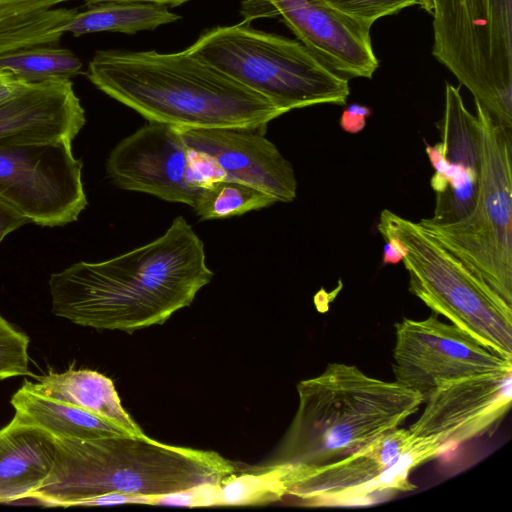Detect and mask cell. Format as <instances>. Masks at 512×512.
I'll return each instance as SVG.
<instances>
[{"instance_id":"cell-1","label":"cell","mask_w":512,"mask_h":512,"mask_svg":"<svg viewBox=\"0 0 512 512\" xmlns=\"http://www.w3.org/2000/svg\"><path fill=\"white\" fill-rule=\"evenodd\" d=\"M214 273L183 216L157 239L100 262H77L49 279L52 312L95 329L133 332L189 306Z\"/></svg>"},{"instance_id":"cell-2","label":"cell","mask_w":512,"mask_h":512,"mask_svg":"<svg viewBox=\"0 0 512 512\" xmlns=\"http://www.w3.org/2000/svg\"><path fill=\"white\" fill-rule=\"evenodd\" d=\"M86 75L148 122L176 128L265 130L284 114L263 95L187 50H99Z\"/></svg>"},{"instance_id":"cell-3","label":"cell","mask_w":512,"mask_h":512,"mask_svg":"<svg viewBox=\"0 0 512 512\" xmlns=\"http://www.w3.org/2000/svg\"><path fill=\"white\" fill-rule=\"evenodd\" d=\"M54 467L31 499L46 507H72L109 493L157 504L160 497L218 484L236 472L214 451L172 446L143 435L57 440Z\"/></svg>"},{"instance_id":"cell-4","label":"cell","mask_w":512,"mask_h":512,"mask_svg":"<svg viewBox=\"0 0 512 512\" xmlns=\"http://www.w3.org/2000/svg\"><path fill=\"white\" fill-rule=\"evenodd\" d=\"M298 407L273 463L301 473L342 459L415 414L424 397L355 365L329 363L297 385Z\"/></svg>"},{"instance_id":"cell-5","label":"cell","mask_w":512,"mask_h":512,"mask_svg":"<svg viewBox=\"0 0 512 512\" xmlns=\"http://www.w3.org/2000/svg\"><path fill=\"white\" fill-rule=\"evenodd\" d=\"M263 95L284 113L319 104L344 105L348 79L303 43L247 23L204 31L186 49Z\"/></svg>"},{"instance_id":"cell-6","label":"cell","mask_w":512,"mask_h":512,"mask_svg":"<svg viewBox=\"0 0 512 512\" xmlns=\"http://www.w3.org/2000/svg\"><path fill=\"white\" fill-rule=\"evenodd\" d=\"M378 231L402 245L411 294L490 351L512 360L511 306L418 222L384 209Z\"/></svg>"},{"instance_id":"cell-7","label":"cell","mask_w":512,"mask_h":512,"mask_svg":"<svg viewBox=\"0 0 512 512\" xmlns=\"http://www.w3.org/2000/svg\"><path fill=\"white\" fill-rule=\"evenodd\" d=\"M474 101L481 140L475 203L458 221L418 223L512 307V129Z\"/></svg>"},{"instance_id":"cell-8","label":"cell","mask_w":512,"mask_h":512,"mask_svg":"<svg viewBox=\"0 0 512 512\" xmlns=\"http://www.w3.org/2000/svg\"><path fill=\"white\" fill-rule=\"evenodd\" d=\"M512 0H430L433 56L512 129Z\"/></svg>"},{"instance_id":"cell-9","label":"cell","mask_w":512,"mask_h":512,"mask_svg":"<svg viewBox=\"0 0 512 512\" xmlns=\"http://www.w3.org/2000/svg\"><path fill=\"white\" fill-rule=\"evenodd\" d=\"M448 449L435 436L415 437L398 427L342 459L301 473L287 495L310 507L380 503L414 490L411 472Z\"/></svg>"},{"instance_id":"cell-10","label":"cell","mask_w":512,"mask_h":512,"mask_svg":"<svg viewBox=\"0 0 512 512\" xmlns=\"http://www.w3.org/2000/svg\"><path fill=\"white\" fill-rule=\"evenodd\" d=\"M82 167L69 140L0 147V201L42 227L74 222L88 204Z\"/></svg>"},{"instance_id":"cell-11","label":"cell","mask_w":512,"mask_h":512,"mask_svg":"<svg viewBox=\"0 0 512 512\" xmlns=\"http://www.w3.org/2000/svg\"><path fill=\"white\" fill-rule=\"evenodd\" d=\"M106 170L121 189L191 207L203 188L223 180L212 162L185 142L178 128L158 122H148L121 140L110 152Z\"/></svg>"},{"instance_id":"cell-12","label":"cell","mask_w":512,"mask_h":512,"mask_svg":"<svg viewBox=\"0 0 512 512\" xmlns=\"http://www.w3.org/2000/svg\"><path fill=\"white\" fill-rule=\"evenodd\" d=\"M395 382L420 393L424 401L444 382L512 369V360L490 351L454 324L433 313L426 319L404 318L395 325Z\"/></svg>"},{"instance_id":"cell-13","label":"cell","mask_w":512,"mask_h":512,"mask_svg":"<svg viewBox=\"0 0 512 512\" xmlns=\"http://www.w3.org/2000/svg\"><path fill=\"white\" fill-rule=\"evenodd\" d=\"M243 23L279 18L327 66L348 78H371L378 59L370 29L330 6L325 0H244Z\"/></svg>"},{"instance_id":"cell-14","label":"cell","mask_w":512,"mask_h":512,"mask_svg":"<svg viewBox=\"0 0 512 512\" xmlns=\"http://www.w3.org/2000/svg\"><path fill=\"white\" fill-rule=\"evenodd\" d=\"M437 126L441 141L426 144L434 170L430 185L436 194L432 223H450L472 209L481 170L478 118L464 105L459 88L446 83L444 113Z\"/></svg>"},{"instance_id":"cell-15","label":"cell","mask_w":512,"mask_h":512,"mask_svg":"<svg viewBox=\"0 0 512 512\" xmlns=\"http://www.w3.org/2000/svg\"><path fill=\"white\" fill-rule=\"evenodd\" d=\"M511 401L512 369L450 380L429 393L422 414L408 429L415 437L435 436L453 448L488 432Z\"/></svg>"},{"instance_id":"cell-16","label":"cell","mask_w":512,"mask_h":512,"mask_svg":"<svg viewBox=\"0 0 512 512\" xmlns=\"http://www.w3.org/2000/svg\"><path fill=\"white\" fill-rule=\"evenodd\" d=\"M185 142L206 156L223 180L238 181L265 191L278 202L296 197L292 164L261 130L178 128Z\"/></svg>"},{"instance_id":"cell-17","label":"cell","mask_w":512,"mask_h":512,"mask_svg":"<svg viewBox=\"0 0 512 512\" xmlns=\"http://www.w3.org/2000/svg\"><path fill=\"white\" fill-rule=\"evenodd\" d=\"M71 80L30 83L0 102V147L69 140L85 125Z\"/></svg>"},{"instance_id":"cell-18","label":"cell","mask_w":512,"mask_h":512,"mask_svg":"<svg viewBox=\"0 0 512 512\" xmlns=\"http://www.w3.org/2000/svg\"><path fill=\"white\" fill-rule=\"evenodd\" d=\"M56 439L34 425L12 419L0 429V503L31 498L50 476Z\"/></svg>"},{"instance_id":"cell-19","label":"cell","mask_w":512,"mask_h":512,"mask_svg":"<svg viewBox=\"0 0 512 512\" xmlns=\"http://www.w3.org/2000/svg\"><path fill=\"white\" fill-rule=\"evenodd\" d=\"M11 405L14 419L42 428L57 440L84 441L130 434L94 413L36 391L28 380L13 394Z\"/></svg>"},{"instance_id":"cell-20","label":"cell","mask_w":512,"mask_h":512,"mask_svg":"<svg viewBox=\"0 0 512 512\" xmlns=\"http://www.w3.org/2000/svg\"><path fill=\"white\" fill-rule=\"evenodd\" d=\"M37 380L30 382L36 391L94 413L130 434H144L121 405L112 380L103 374L69 368L62 373L50 371Z\"/></svg>"},{"instance_id":"cell-21","label":"cell","mask_w":512,"mask_h":512,"mask_svg":"<svg viewBox=\"0 0 512 512\" xmlns=\"http://www.w3.org/2000/svg\"><path fill=\"white\" fill-rule=\"evenodd\" d=\"M180 19L166 5L149 2L108 1L87 5L62 27L63 33L75 37L96 32L134 34L153 30Z\"/></svg>"},{"instance_id":"cell-22","label":"cell","mask_w":512,"mask_h":512,"mask_svg":"<svg viewBox=\"0 0 512 512\" xmlns=\"http://www.w3.org/2000/svg\"><path fill=\"white\" fill-rule=\"evenodd\" d=\"M296 474L295 467L280 463L235 472L215 485L214 505H257L278 501L295 484Z\"/></svg>"},{"instance_id":"cell-23","label":"cell","mask_w":512,"mask_h":512,"mask_svg":"<svg viewBox=\"0 0 512 512\" xmlns=\"http://www.w3.org/2000/svg\"><path fill=\"white\" fill-rule=\"evenodd\" d=\"M82 61L69 49L33 46L0 54V70L27 83L71 80L81 74Z\"/></svg>"},{"instance_id":"cell-24","label":"cell","mask_w":512,"mask_h":512,"mask_svg":"<svg viewBox=\"0 0 512 512\" xmlns=\"http://www.w3.org/2000/svg\"><path fill=\"white\" fill-rule=\"evenodd\" d=\"M277 202L272 195L248 184L220 180L203 188L192 208L205 221L239 216Z\"/></svg>"},{"instance_id":"cell-25","label":"cell","mask_w":512,"mask_h":512,"mask_svg":"<svg viewBox=\"0 0 512 512\" xmlns=\"http://www.w3.org/2000/svg\"><path fill=\"white\" fill-rule=\"evenodd\" d=\"M29 338L0 315V379L25 376L28 371Z\"/></svg>"},{"instance_id":"cell-26","label":"cell","mask_w":512,"mask_h":512,"mask_svg":"<svg viewBox=\"0 0 512 512\" xmlns=\"http://www.w3.org/2000/svg\"><path fill=\"white\" fill-rule=\"evenodd\" d=\"M339 12L371 27L378 19L404 8L422 4V0H325Z\"/></svg>"},{"instance_id":"cell-27","label":"cell","mask_w":512,"mask_h":512,"mask_svg":"<svg viewBox=\"0 0 512 512\" xmlns=\"http://www.w3.org/2000/svg\"><path fill=\"white\" fill-rule=\"evenodd\" d=\"M370 115L371 109L369 107L352 104L343 111L340 126L347 133H359L366 126V120Z\"/></svg>"},{"instance_id":"cell-28","label":"cell","mask_w":512,"mask_h":512,"mask_svg":"<svg viewBox=\"0 0 512 512\" xmlns=\"http://www.w3.org/2000/svg\"><path fill=\"white\" fill-rule=\"evenodd\" d=\"M25 224L28 222L24 217L0 201V242Z\"/></svg>"},{"instance_id":"cell-29","label":"cell","mask_w":512,"mask_h":512,"mask_svg":"<svg viewBox=\"0 0 512 512\" xmlns=\"http://www.w3.org/2000/svg\"><path fill=\"white\" fill-rule=\"evenodd\" d=\"M29 84L16 78L11 73L0 70V102L18 94Z\"/></svg>"},{"instance_id":"cell-30","label":"cell","mask_w":512,"mask_h":512,"mask_svg":"<svg viewBox=\"0 0 512 512\" xmlns=\"http://www.w3.org/2000/svg\"><path fill=\"white\" fill-rule=\"evenodd\" d=\"M384 240L383 246V264H398L403 259V247L400 242L393 237H382Z\"/></svg>"},{"instance_id":"cell-31","label":"cell","mask_w":512,"mask_h":512,"mask_svg":"<svg viewBox=\"0 0 512 512\" xmlns=\"http://www.w3.org/2000/svg\"><path fill=\"white\" fill-rule=\"evenodd\" d=\"M86 5L100 3V2H108V1H131V2H149V3H158L169 6H179L188 0H84Z\"/></svg>"}]
</instances>
